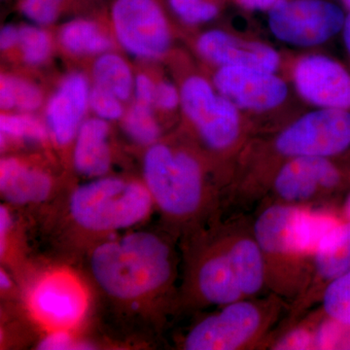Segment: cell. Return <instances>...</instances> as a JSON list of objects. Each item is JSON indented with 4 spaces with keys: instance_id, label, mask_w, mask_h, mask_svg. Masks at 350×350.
I'll use <instances>...</instances> for the list:
<instances>
[{
    "instance_id": "obj_8",
    "label": "cell",
    "mask_w": 350,
    "mask_h": 350,
    "mask_svg": "<svg viewBox=\"0 0 350 350\" xmlns=\"http://www.w3.org/2000/svg\"><path fill=\"white\" fill-rule=\"evenodd\" d=\"M183 111L200 137L214 150H225L239 138L241 122L236 105L200 76H191L180 90Z\"/></svg>"
},
{
    "instance_id": "obj_13",
    "label": "cell",
    "mask_w": 350,
    "mask_h": 350,
    "mask_svg": "<svg viewBox=\"0 0 350 350\" xmlns=\"http://www.w3.org/2000/svg\"><path fill=\"white\" fill-rule=\"evenodd\" d=\"M31 306L32 312L44 324L66 328L82 319L87 308V296L73 276L55 273L34 288Z\"/></svg>"
},
{
    "instance_id": "obj_16",
    "label": "cell",
    "mask_w": 350,
    "mask_h": 350,
    "mask_svg": "<svg viewBox=\"0 0 350 350\" xmlns=\"http://www.w3.org/2000/svg\"><path fill=\"white\" fill-rule=\"evenodd\" d=\"M109 126L98 118L83 122L75 137L73 165L83 176L98 178L109 170L111 153L108 145Z\"/></svg>"
},
{
    "instance_id": "obj_36",
    "label": "cell",
    "mask_w": 350,
    "mask_h": 350,
    "mask_svg": "<svg viewBox=\"0 0 350 350\" xmlns=\"http://www.w3.org/2000/svg\"><path fill=\"white\" fill-rule=\"evenodd\" d=\"M237 2L247 9V10H271L276 4L280 3L282 0H236Z\"/></svg>"
},
{
    "instance_id": "obj_34",
    "label": "cell",
    "mask_w": 350,
    "mask_h": 350,
    "mask_svg": "<svg viewBox=\"0 0 350 350\" xmlns=\"http://www.w3.org/2000/svg\"><path fill=\"white\" fill-rule=\"evenodd\" d=\"M19 42V29L14 25H5L0 32V48L2 51L12 49Z\"/></svg>"
},
{
    "instance_id": "obj_9",
    "label": "cell",
    "mask_w": 350,
    "mask_h": 350,
    "mask_svg": "<svg viewBox=\"0 0 350 350\" xmlns=\"http://www.w3.org/2000/svg\"><path fill=\"white\" fill-rule=\"evenodd\" d=\"M262 322L261 308L241 299L197 324L189 332L184 345L188 350L239 349L256 337Z\"/></svg>"
},
{
    "instance_id": "obj_3",
    "label": "cell",
    "mask_w": 350,
    "mask_h": 350,
    "mask_svg": "<svg viewBox=\"0 0 350 350\" xmlns=\"http://www.w3.org/2000/svg\"><path fill=\"white\" fill-rule=\"evenodd\" d=\"M144 176L152 199L165 213L186 216L199 208L202 170L190 154L165 144L151 145L144 156Z\"/></svg>"
},
{
    "instance_id": "obj_12",
    "label": "cell",
    "mask_w": 350,
    "mask_h": 350,
    "mask_svg": "<svg viewBox=\"0 0 350 350\" xmlns=\"http://www.w3.org/2000/svg\"><path fill=\"white\" fill-rule=\"evenodd\" d=\"M345 184L342 170L323 157L291 158L273 182L278 197L287 202H306L324 191H335Z\"/></svg>"
},
{
    "instance_id": "obj_2",
    "label": "cell",
    "mask_w": 350,
    "mask_h": 350,
    "mask_svg": "<svg viewBox=\"0 0 350 350\" xmlns=\"http://www.w3.org/2000/svg\"><path fill=\"white\" fill-rule=\"evenodd\" d=\"M152 200L146 186L137 182L98 177L73 192L70 213L78 225L90 231H114L144 220Z\"/></svg>"
},
{
    "instance_id": "obj_21",
    "label": "cell",
    "mask_w": 350,
    "mask_h": 350,
    "mask_svg": "<svg viewBox=\"0 0 350 350\" xmlns=\"http://www.w3.org/2000/svg\"><path fill=\"white\" fill-rule=\"evenodd\" d=\"M59 42L75 56L105 54L111 49V38L103 32L98 23L78 18L66 23L59 29Z\"/></svg>"
},
{
    "instance_id": "obj_38",
    "label": "cell",
    "mask_w": 350,
    "mask_h": 350,
    "mask_svg": "<svg viewBox=\"0 0 350 350\" xmlns=\"http://www.w3.org/2000/svg\"><path fill=\"white\" fill-rule=\"evenodd\" d=\"M342 217L345 220H350V191L342 204Z\"/></svg>"
},
{
    "instance_id": "obj_5",
    "label": "cell",
    "mask_w": 350,
    "mask_h": 350,
    "mask_svg": "<svg viewBox=\"0 0 350 350\" xmlns=\"http://www.w3.org/2000/svg\"><path fill=\"white\" fill-rule=\"evenodd\" d=\"M110 20L117 41L129 54L153 61L169 51L170 25L159 0H114Z\"/></svg>"
},
{
    "instance_id": "obj_14",
    "label": "cell",
    "mask_w": 350,
    "mask_h": 350,
    "mask_svg": "<svg viewBox=\"0 0 350 350\" xmlns=\"http://www.w3.org/2000/svg\"><path fill=\"white\" fill-rule=\"evenodd\" d=\"M90 93L86 76L72 72L64 78L51 96L46 107V122L57 144L66 145L75 139L90 107Z\"/></svg>"
},
{
    "instance_id": "obj_28",
    "label": "cell",
    "mask_w": 350,
    "mask_h": 350,
    "mask_svg": "<svg viewBox=\"0 0 350 350\" xmlns=\"http://www.w3.org/2000/svg\"><path fill=\"white\" fill-rule=\"evenodd\" d=\"M167 6L185 24L195 25L211 22L219 13L215 0H165Z\"/></svg>"
},
{
    "instance_id": "obj_31",
    "label": "cell",
    "mask_w": 350,
    "mask_h": 350,
    "mask_svg": "<svg viewBox=\"0 0 350 350\" xmlns=\"http://www.w3.org/2000/svg\"><path fill=\"white\" fill-rule=\"evenodd\" d=\"M38 349L42 350H68L89 349L90 345L77 344L66 331H55L41 340Z\"/></svg>"
},
{
    "instance_id": "obj_40",
    "label": "cell",
    "mask_w": 350,
    "mask_h": 350,
    "mask_svg": "<svg viewBox=\"0 0 350 350\" xmlns=\"http://www.w3.org/2000/svg\"><path fill=\"white\" fill-rule=\"evenodd\" d=\"M342 3H344V5L347 7V8H349L350 6V0H342Z\"/></svg>"
},
{
    "instance_id": "obj_4",
    "label": "cell",
    "mask_w": 350,
    "mask_h": 350,
    "mask_svg": "<svg viewBox=\"0 0 350 350\" xmlns=\"http://www.w3.org/2000/svg\"><path fill=\"white\" fill-rule=\"evenodd\" d=\"M342 220L331 214L278 204L268 207L258 216L254 239L266 254L314 255L322 239Z\"/></svg>"
},
{
    "instance_id": "obj_27",
    "label": "cell",
    "mask_w": 350,
    "mask_h": 350,
    "mask_svg": "<svg viewBox=\"0 0 350 350\" xmlns=\"http://www.w3.org/2000/svg\"><path fill=\"white\" fill-rule=\"evenodd\" d=\"M18 46L25 63L31 66H38L47 61L52 51L49 34L36 25L20 27Z\"/></svg>"
},
{
    "instance_id": "obj_25",
    "label": "cell",
    "mask_w": 350,
    "mask_h": 350,
    "mask_svg": "<svg viewBox=\"0 0 350 350\" xmlns=\"http://www.w3.org/2000/svg\"><path fill=\"white\" fill-rule=\"evenodd\" d=\"M124 128L129 137L142 145H153L160 137V126L151 111V107L135 103L126 113Z\"/></svg>"
},
{
    "instance_id": "obj_23",
    "label": "cell",
    "mask_w": 350,
    "mask_h": 350,
    "mask_svg": "<svg viewBox=\"0 0 350 350\" xmlns=\"http://www.w3.org/2000/svg\"><path fill=\"white\" fill-rule=\"evenodd\" d=\"M43 94L39 88L15 76L2 75L0 78V107L4 111H36L42 105Z\"/></svg>"
},
{
    "instance_id": "obj_39",
    "label": "cell",
    "mask_w": 350,
    "mask_h": 350,
    "mask_svg": "<svg viewBox=\"0 0 350 350\" xmlns=\"http://www.w3.org/2000/svg\"><path fill=\"white\" fill-rule=\"evenodd\" d=\"M0 286L2 289H8L11 287V280L9 276L6 275L5 271H1L0 273Z\"/></svg>"
},
{
    "instance_id": "obj_26",
    "label": "cell",
    "mask_w": 350,
    "mask_h": 350,
    "mask_svg": "<svg viewBox=\"0 0 350 350\" xmlns=\"http://www.w3.org/2000/svg\"><path fill=\"white\" fill-rule=\"evenodd\" d=\"M1 137L29 142H42L47 137L46 126L27 113H4L0 116Z\"/></svg>"
},
{
    "instance_id": "obj_17",
    "label": "cell",
    "mask_w": 350,
    "mask_h": 350,
    "mask_svg": "<svg viewBox=\"0 0 350 350\" xmlns=\"http://www.w3.org/2000/svg\"><path fill=\"white\" fill-rule=\"evenodd\" d=\"M52 188L49 175L32 169L15 158L0 163V190L10 204H25L47 199Z\"/></svg>"
},
{
    "instance_id": "obj_19",
    "label": "cell",
    "mask_w": 350,
    "mask_h": 350,
    "mask_svg": "<svg viewBox=\"0 0 350 350\" xmlns=\"http://www.w3.org/2000/svg\"><path fill=\"white\" fill-rule=\"evenodd\" d=\"M244 297L257 294L266 278L264 251L254 238H239L226 250Z\"/></svg>"
},
{
    "instance_id": "obj_29",
    "label": "cell",
    "mask_w": 350,
    "mask_h": 350,
    "mask_svg": "<svg viewBox=\"0 0 350 350\" xmlns=\"http://www.w3.org/2000/svg\"><path fill=\"white\" fill-rule=\"evenodd\" d=\"M121 100L111 92L94 85L90 93L89 105L92 111L98 118L115 121L123 116L124 108Z\"/></svg>"
},
{
    "instance_id": "obj_30",
    "label": "cell",
    "mask_w": 350,
    "mask_h": 350,
    "mask_svg": "<svg viewBox=\"0 0 350 350\" xmlns=\"http://www.w3.org/2000/svg\"><path fill=\"white\" fill-rule=\"evenodd\" d=\"M273 349L278 350L314 349V332L305 328L289 332L276 342Z\"/></svg>"
},
{
    "instance_id": "obj_10",
    "label": "cell",
    "mask_w": 350,
    "mask_h": 350,
    "mask_svg": "<svg viewBox=\"0 0 350 350\" xmlns=\"http://www.w3.org/2000/svg\"><path fill=\"white\" fill-rule=\"evenodd\" d=\"M275 72L239 66H222L215 76L216 90L237 107L266 111L286 98V84Z\"/></svg>"
},
{
    "instance_id": "obj_35",
    "label": "cell",
    "mask_w": 350,
    "mask_h": 350,
    "mask_svg": "<svg viewBox=\"0 0 350 350\" xmlns=\"http://www.w3.org/2000/svg\"><path fill=\"white\" fill-rule=\"evenodd\" d=\"M11 221L10 213L7 211L6 207L1 206L0 207V252L3 254L4 247H5V241L7 234L10 230Z\"/></svg>"
},
{
    "instance_id": "obj_1",
    "label": "cell",
    "mask_w": 350,
    "mask_h": 350,
    "mask_svg": "<svg viewBox=\"0 0 350 350\" xmlns=\"http://www.w3.org/2000/svg\"><path fill=\"white\" fill-rule=\"evenodd\" d=\"M91 268L107 294L125 300L156 291L172 273L167 244L144 232L100 244L92 254Z\"/></svg>"
},
{
    "instance_id": "obj_6",
    "label": "cell",
    "mask_w": 350,
    "mask_h": 350,
    "mask_svg": "<svg viewBox=\"0 0 350 350\" xmlns=\"http://www.w3.org/2000/svg\"><path fill=\"white\" fill-rule=\"evenodd\" d=\"M275 148L289 158L342 155L350 149V110L308 113L278 135Z\"/></svg>"
},
{
    "instance_id": "obj_11",
    "label": "cell",
    "mask_w": 350,
    "mask_h": 350,
    "mask_svg": "<svg viewBox=\"0 0 350 350\" xmlns=\"http://www.w3.org/2000/svg\"><path fill=\"white\" fill-rule=\"evenodd\" d=\"M294 81L312 105L350 110V73L335 59L319 55L304 57L295 68Z\"/></svg>"
},
{
    "instance_id": "obj_32",
    "label": "cell",
    "mask_w": 350,
    "mask_h": 350,
    "mask_svg": "<svg viewBox=\"0 0 350 350\" xmlns=\"http://www.w3.org/2000/svg\"><path fill=\"white\" fill-rule=\"evenodd\" d=\"M180 103V92L172 83L163 81L156 85L154 105L162 110L174 109Z\"/></svg>"
},
{
    "instance_id": "obj_24",
    "label": "cell",
    "mask_w": 350,
    "mask_h": 350,
    "mask_svg": "<svg viewBox=\"0 0 350 350\" xmlns=\"http://www.w3.org/2000/svg\"><path fill=\"white\" fill-rule=\"evenodd\" d=\"M322 304L328 319L350 327V271L329 280Z\"/></svg>"
},
{
    "instance_id": "obj_7",
    "label": "cell",
    "mask_w": 350,
    "mask_h": 350,
    "mask_svg": "<svg viewBox=\"0 0 350 350\" xmlns=\"http://www.w3.org/2000/svg\"><path fill=\"white\" fill-rule=\"evenodd\" d=\"M345 13L327 0H282L269 10L273 36L291 45H319L342 32Z\"/></svg>"
},
{
    "instance_id": "obj_33",
    "label": "cell",
    "mask_w": 350,
    "mask_h": 350,
    "mask_svg": "<svg viewBox=\"0 0 350 350\" xmlns=\"http://www.w3.org/2000/svg\"><path fill=\"white\" fill-rule=\"evenodd\" d=\"M156 85L149 76L138 75L133 83V93H135V103L139 105L152 107L154 105V94H155Z\"/></svg>"
},
{
    "instance_id": "obj_22",
    "label": "cell",
    "mask_w": 350,
    "mask_h": 350,
    "mask_svg": "<svg viewBox=\"0 0 350 350\" xmlns=\"http://www.w3.org/2000/svg\"><path fill=\"white\" fill-rule=\"evenodd\" d=\"M94 85L111 92L122 101L130 98L135 79L129 64L114 53L101 54L93 66Z\"/></svg>"
},
{
    "instance_id": "obj_18",
    "label": "cell",
    "mask_w": 350,
    "mask_h": 350,
    "mask_svg": "<svg viewBox=\"0 0 350 350\" xmlns=\"http://www.w3.org/2000/svg\"><path fill=\"white\" fill-rule=\"evenodd\" d=\"M198 286L202 296L214 305L225 306L245 298L226 250L202 262Z\"/></svg>"
},
{
    "instance_id": "obj_37",
    "label": "cell",
    "mask_w": 350,
    "mask_h": 350,
    "mask_svg": "<svg viewBox=\"0 0 350 350\" xmlns=\"http://www.w3.org/2000/svg\"><path fill=\"white\" fill-rule=\"evenodd\" d=\"M342 36L347 53L350 57V6L347 8V13L345 14L344 27H342Z\"/></svg>"
},
{
    "instance_id": "obj_15",
    "label": "cell",
    "mask_w": 350,
    "mask_h": 350,
    "mask_svg": "<svg viewBox=\"0 0 350 350\" xmlns=\"http://www.w3.org/2000/svg\"><path fill=\"white\" fill-rule=\"evenodd\" d=\"M198 52L211 63L222 66H239L275 72L280 55L266 44L251 42L213 29L204 32L197 42Z\"/></svg>"
},
{
    "instance_id": "obj_20",
    "label": "cell",
    "mask_w": 350,
    "mask_h": 350,
    "mask_svg": "<svg viewBox=\"0 0 350 350\" xmlns=\"http://www.w3.org/2000/svg\"><path fill=\"white\" fill-rule=\"evenodd\" d=\"M315 267L319 275L333 280L350 271V220H342L322 239L315 251Z\"/></svg>"
}]
</instances>
